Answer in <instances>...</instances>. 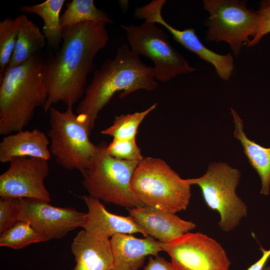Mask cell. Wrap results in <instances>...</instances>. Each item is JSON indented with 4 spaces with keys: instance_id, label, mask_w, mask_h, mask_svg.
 Returning <instances> with one entry per match:
<instances>
[{
    "instance_id": "1",
    "label": "cell",
    "mask_w": 270,
    "mask_h": 270,
    "mask_svg": "<svg viewBox=\"0 0 270 270\" xmlns=\"http://www.w3.org/2000/svg\"><path fill=\"white\" fill-rule=\"evenodd\" d=\"M106 24L86 22L63 28L60 49L44 61L48 92L45 112L60 102L72 106L84 95L94 58L109 40Z\"/></svg>"
},
{
    "instance_id": "2",
    "label": "cell",
    "mask_w": 270,
    "mask_h": 270,
    "mask_svg": "<svg viewBox=\"0 0 270 270\" xmlns=\"http://www.w3.org/2000/svg\"><path fill=\"white\" fill-rule=\"evenodd\" d=\"M155 80L154 66L144 64L138 54L123 44L114 58L106 60L93 72L76 114L92 130L98 114L116 93L121 92L120 98H123L138 90H154L158 86Z\"/></svg>"
},
{
    "instance_id": "3",
    "label": "cell",
    "mask_w": 270,
    "mask_h": 270,
    "mask_svg": "<svg viewBox=\"0 0 270 270\" xmlns=\"http://www.w3.org/2000/svg\"><path fill=\"white\" fill-rule=\"evenodd\" d=\"M44 60L37 54L6 72L0 83V134L24 129L36 110L45 104L48 92Z\"/></svg>"
},
{
    "instance_id": "4",
    "label": "cell",
    "mask_w": 270,
    "mask_h": 270,
    "mask_svg": "<svg viewBox=\"0 0 270 270\" xmlns=\"http://www.w3.org/2000/svg\"><path fill=\"white\" fill-rule=\"evenodd\" d=\"M130 188L145 206L175 214L186 209L191 197L190 185L160 158L146 157L138 163Z\"/></svg>"
},
{
    "instance_id": "5",
    "label": "cell",
    "mask_w": 270,
    "mask_h": 270,
    "mask_svg": "<svg viewBox=\"0 0 270 270\" xmlns=\"http://www.w3.org/2000/svg\"><path fill=\"white\" fill-rule=\"evenodd\" d=\"M98 146L90 165L81 173L82 184L88 195L128 209L144 206L130 188L132 176L140 162L114 158L107 152L105 144Z\"/></svg>"
},
{
    "instance_id": "6",
    "label": "cell",
    "mask_w": 270,
    "mask_h": 270,
    "mask_svg": "<svg viewBox=\"0 0 270 270\" xmlns=\"http://www.w3.org/2000/svg\"><path fill=\"white\" fill-rule=\"evenodd\" d=\"M48 112L50 128L47 135L51 154L62 167L82 173L98 150V145L90 140L92 130L74 113L72 106H67L64 111L52 106Z\"/></svg>"
},
{
    "instance_id": "7",
    "label": "cell",
    "mask_w": 270,
    "mask_h": 270,
    "mask_svg": "<svg viewBox=\"0 0 270 270\" xmlns=\"http://www.w3.org/2000/svg\"><path fill=\"white\" fill-rule=\"evenodd\" d=\"M240 176L238 170L228 164L213 162L203 176L186 179L200 188L206 206L219 214L218 225L224 232L234 230L248 215L246 205L236 192Z\"/></svg>"
},
{
    "instance_id": "8",
    "label": "cell",
    "mask_w": 270,
    "mask_h": 270,
    "mask_svg": "<svg viewBox=\"0 0 270 270\" xmlns=\"http://www.w3.org/2000/svg\"><path fill=\"white\" fill-rule=\"evenodd\" d=\"M204 9L209 14L206 40L228 43L233 54L238 56L244 45L249 44L258 26L256 12L247 8L245 1L204 0Z\"/></svg>"
},
{
    "instance_id": "9",
    "label": "cell",
    "mask_w": 270,
    "mask_h": 270,
    "mask_svg": "<svg viewBox=\"0 0 270 270\" xmlns=\"http://www.w3.org/2000/svg\"><path fill=\"white\" fill-rule=\"evenodd\" d=\"M130 49L150 59L154 64L155 78L166 82L176 76L196 70L169 42L166 32L154 22L140 25L122 24Z\"/></svg>"
},
{
    "instance_id": "10",
    "label": "cell",
    "mask_w": 270,
    "mask_h": 270,
    "mask_svg": "<svg viewBox=\"0 0 270 270\" xmlns=\"http://www.w3.org/2000/svg\"><path fill=\"white\" fill-rule=\"evenodd\" d=\"M174 270H229L231 262L222 246L200 232H188L168 243L160 242Z\"/></svg>"
},
{
    "instance_id": "11",
    "label": "cell",
    "mask_w": 270,
    "mask_h": 270,
    "mask_svg": "<svg viewBox=\"0 0 270 270\" xmlns=\"http://www.w3.org/2000/svg\"><path fill=\"white\" fill-rule=\"evenodd\" d=\"M42 200L15 198L18 220L26 221L46 242L60 239L82 228L86 213L74 208L54 206Z\"/></svg>"
},
{
    "instance_id": "12",
    "label": "cell",
    "mask_w": 270,
    "mask_h": 270,
    "mask_svg": "<svg viewBox=\"0 0 270 270\" xmlns=\"http://www.w3.org/2000/svg\"><path fill=\"white\" fill-rule=\"evenodd\" d=\"M8 163V169L0 176V197L51 201L44 184L49 172L48 160L18 157Z\"/></svg>"
},
{
    "instance_id": "13",
    "label": "cell",
    "mask_w": 270,
    "mask_h": 270,
    "mask_svg": "<svg viewBox=\"0 0 270 270\" xmlns=\"http://www.w3.org/2000/svg\"><path fill=\"white\" fill-rule=\"evenodd\" d=\"M166 0H153L141 7H136L134 15L136 18L144 21L158 24L165 28L174 39L187 50L196 54L200 58L212 64L219 77L228 80L234 68V59L230 53L217 54L206 48L200 41L192 28L183 30L176 29L168 24L162 15V10Z\"/></svg>"
},
{
    "instance_id": "14",
    "label": "cell",
    "mask_w": 270,
    "mask_h": 270,
    "mask_svg": "<svg viewBox=\"0 0 270 270\" xmlns=\"http://www.w3.org/2000/svg\"><path fill=\"white\" fill-rule=\"evenodd\" d=\"M129 214L148 236L168 243L194 230L196 224L175 213L142 206L128 209Z\"/></svg>"
},
{
    "instance_id": "15",
    "label": "cell",
    "mask_w": 270,
    "mask_h": 270,
    "mask_svg": "<svg viewBox=\"0 0 270 270\" xmlns=\"http://www.w3.org/2000/svg\"><path fill=\"white\" fill-rule=\"evenodd\" d=\"M70 247L76 262L72 270H113L108 238L82 229L77 233Z\"/></svg>"
},
{
    "instance_id": "16",
    "label": "cell",
    "mask_w": 270,
    "mask_h": 270,
    "mask_svg": "<svg viewBox=\"0 0 270 270\" xmlns=\"http://www.w3.org/2000/svg\"><path fill=\"white\" fill-rule=\"evenodd\" d=\"M80 198L88 208L82 227L87 232L108 238L118 234L136 233L148 237L130 216H122L109 212L99 199L90 195L80 196Z\"/></svg>"
},
{
    "instance_id": "17",
    "label": "cell",
    "mask_w": 270,
    "mask_h": 270,
    "mask_svg": "<svg viewBox=\"0 0 270 270\" xmlns=\"http://www.w3.org/2000/svg\"><path fill=\"white\" fill-rule=\"evenodd\" d=\"M113 270H138L148 256H158L163 251L160 242L152 237L138 238L118 234L110 239Z\"/></svg>"
},
{
    "instance_id": "18",
    "label": "cell",
    "mask_w": 270,
    "mask_h": 270,
    "mask_svg": "<svg viewBox=\"0 0 270 270\" xmlns=\"http://www.w3.org/2000/svg\"><path fill=\"white\" fill-rule=\"evenodd\" d=\"M49 138L38 128L23 130L6 136L0 142V161L8 163L18 157H30L48 160L51 156Z\"/></svg>"
},
{
    "instance_id": "19",
    "label": "cell",
    "mask_w": 270,
    "mask_h": 270,
    "mask_svg": "<svg viewBox=\"0 0 270 270\" xmlns=\"http://www.w3.org/2000/svg\"><path fill=\"white\" fill-rule=\"evenodd\" d=\"M230 111L234 125V136L240 142L243 152L260 178V194L268 196L270 187V147L266 148L248 138L244 130L242 120L232 108H230Z\"/></svg>"
},
{
    "instance_id": "20",
    "label": "cell",
    "mask_w": 270,
    "mask_h": 270,
    "mask_svg": "<svg viewBox=\"0 0 270 270\" xmlns=\"http://www.w3.org/2000/svg\"><path fill=\"white\" fill-rule=\"evenodd\" d=\"M18 34L15 48L6 72L27 60L42 50L46 38L40 28L24 14L16 18Z\"/></svg>"
},
{
    "instance_id": "21",
    "label": "cell",
    "mask_w": 270,
    "mask_h": 270,
    "mask_svg": "<svg viewBox=\"0 0 270 270\" xmlns=\"http://www.w3.org/2000/svg\"><path fill=\"white\" fill-rule=\"evenodd\" d=\"M64 0H46L32 6L22 5L20 10L24 13L36 14L42 20L44 25L42 32L48 44L57 48L62 40V28L60 12Z\"/></svg>"
},
{
    "instance_id": "22",
    "label": "cell",
    "mask_w": 270,
    "mask_h": 270,
    "mask_svg": "<svg viewBox=\"0 0 270 270\" xmlns=\"http://www.w3.org/2000/svg\"><path fill=\"white\" fill-rule=\"evenodd\" d=\"M66 7L60 16L62 28L86 22L113 23L106 13L95 6L92 0H72L67 3Z\"/></svg>"
},
{
    "instance_id": "23",
    "label": "cell",
    "mask_w": 270,
    "mask_h": 270,
    "mask_svg": "<svg viewBox=\"0 0 270 270\" xmlns=\"http://www.w3.org/2000/svg\"><path fill=\"white\" fill-rule=\"evenodd\" d=\"M156 106L157 103H155L144 111L116 116L113 124L100 132L112 136L113 139L136 138L140 124L148 114L156 108Z\"/></svg>"
},
{
    "instance_id": "24",
    "label": "cell",
    "mask_w": 270,
    "mask_h": 270,
    "mask_svg": "<svg viewBox=\"0 0 270 270\" xmlns=\"http://www.w3.org/2000/svg\"><path fill=\"white\" fill-rule=\"evenodd\" d=\"M44 242L42 238L24 220H18L12 226L0 234V246L14 250L23 248L34 243Z\"/></svg>"
},
{
    "instance_id": "25",
    "label": "cell",
    "mask_w": 270,
    "mask_h": 270,
    "mask_svg": "<svg viewBox=\"0 0 270 270\" xmlns=\"http://www.w3.org/2000/svg\"><path fill=\"white\" fill-rule=\"evenodd\" d=\"M17 34L15 18H6L0 22V83L14 50Z\"/></svg>"
},
{
    "instance_id": "26",
    "label": "cell",
    "mask_w": 270,
    "mask_h": 270,
    "mask_svg": "<svg viewBox=\"0 0 270 270\" xmlns=\"http://www.w3.org/2000/svg\"><path fill=\"white\" fill-rule=\"evenodd\" d=\"M106 150L110 156L121 160L140 162L144 158L136 138L113 139L106 145Z\"/></svg>"
},
{
    "instance_id": "27",
    "label": "cell",
    "mask_w": 270,
    "mask_h": 270,
    "mask_svg": "<svg viewBox=\"0 0 270 270\" xmlns=\"http://www.w3.org/2000/svg\"><path fill=\"white\" fill-rule=\"evenodd\" d=\"M256 14L258 18L257 31L248 44V46H255L264 36L270 32V0L262 2Z\"/></svg>"
},
{
    "instance_id": "28",
    "label": "cell",
    "mask_w": 270,
    "mask_h": 270,
    "mask_svg": "<svg viewBox=\"0 0 270 270\" xmlns=\"http://www.w3.org/2000/svg\"><path fill=\"white\" fill-rule=\"evenodd\" d=\"M17 221L15 198L0 197V233L12 226Z\"/></svg>"
},
{
    "instance_id": "29",
    "label": "cell",
    "mask_w": 270,
    "mask_h": 270,
    "mask_svg": "<svg viewBox=\"0 0 270 270\" xmlns=\"http://www.w3.org/2000/svg\"><path fill=\"white\" fill-rule=\"evenodd\" d=\"M144 270H174L171 262L166 260L164 258L156 256L155 258L149 257L148 262L144 267Z\"/></svg>"
},
{
    "instance_id": "30",
    "label": "cell",
    "mask_w": 270,
    "mask_h": 270,
    "mask_svg": "<svg viewBox=\"0 0 270 270\" xmlns=\"http://www.w3.org/2000/svg\"><path fill=\"white\" fill-rule=\"evenodd\" d=\"M260 249L262 252L261 257L254 264H252L247 270H263L270 258V249L265 250L262 246Z\"/></svg>"
},
{
    "instance_id": "31",
    "label": "cell",
    "mask_w": 270,
    "mask_h": 270,
    "mask_svg": "<svg viewBox=\"0 0 270 270\" xmlns=\"http://www.w3.org/2000/svg\"><path fill=\"white\" fill-rule=\"evenodd\" d=\"M263 270H270V266H265Z\"/></svg>"
}]
</instances>
